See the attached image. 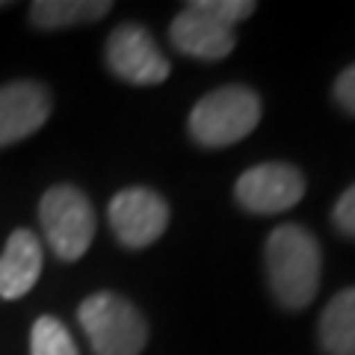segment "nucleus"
Listing matches in <instances>:
<instances>
[{"label": "nucleus", "mask_w": 355, "mask_h": 355, "mask_svg": "<svg viewBox=\"0 0 355 355\" xmlns=\"http://www.w3.org/2000/svg\"><path fill=\"white\" fill-rule=\"evenodd\" d=\"M169 39L184 57H193V60H222L234 51L237 36H234V27L222 24L214 15L202 12L187 3L184 12H178L172 27H169Z\"/></svg>", "instance_id": "1a4fd4ad"}, {"label": "nucleus", "mask_w": 355, "mask_h": 355, "mask_svg": "<svg viewBox=\"0 0 355 355\" xmlns=\"http://www.w3.org/2000/svg\"><path fill=\"white\" fill-rule=\"evenodd\" d=\"M331 222L340 234H347L355 240V184L349 190H343V196L335 202V210H331Z\"/></svg>", "instance_id": "2eb2a0df"}, {"label": "nucleus", "mask_w": 355, "mask_h": 355, "mask_svg": "<svg viewBox=\"0 0 355 355\" xmlns=\"http://www.w3.org/2000/svg\"><path fill=\"white\" fill-rule=\"evenodd\" d=\"M113 3L107 0H36L30 6V21L39 30H62L101 21Z\"/></svg>", "instance_id": "f8f14e48"}, {"label": "nucleus", "mask_w": 355, "mask_h": 355, "mask_svg": "<svg viewBox=\"0 0 355 355\" xmlns=\"http://www.w3.org/2000/svg\"><path fill=\"white\" fill-rule=\"evenodd\" d=\"M53 110L51 92L39 80L0 86V148L33 137Z\"/></svg>", "instance_id": "6e6552de"}, {"label": "nucleus", "mask_w": 355, "mask_h": 355, "mask_svg": "<svg viewBox=\"0 0 355 355\" xmlns=\"http://www.w3.org/2000/svg\"><path fill=\"white\" fill-rule=\"evenodd\" d=\"M305 196V175L291 163H258L246 169L234 184V198L249 214H284Z\"/></svg>", "instance_id": "423d86ee"}, {"label": "nucleus", "mask_w": 355, "mask_h": 355, "mask_svg": "<svg viewBox=\"0 0 355 355\" xmlns=\"http://www.w3.org/2000/svg\"><path fill=\"white\" fill-rule=\"evenodd\" d=\"M335 101L347 110V113L355 116V62L347 65V69L338 74V80H335Z\"/></svg>", "instance_id": "dca6fc26"}, {"label": "nucleus", "mask_w": 355, "mask_h": 355, "mask_svg": "<svg viewBox=\"0 0 355 355\" xmlns=\"http://www.w3.org/2000/svg\"><path fill=\"white\" fill-rule=\"evenodd\" d=\"M42 272V243L27 228H18L0 252V296L21 299L39 282Z\"/></svg>", "instance_id": "9d476101"}, {"label": "nucleus", "mask_w": 355, "mask_h": 355, "mask_svg": "<svg viewBox=\"0 0 355 355\" xmlns=\"http://www.w3.org/2000/svg\"><path fill=\"white\" fill-rule=\"evenodd\" d=\"M317 335L326 355H355V287L329 299Z\"/></svg>", "instance_id": "9b49d317"}, {"label": "nucleus", "mask_w": 355, "mask_h": 355, "mask_svg": "<svg viewBox=\"0 0 355 355\" xmlns=\"http://www.w3.org/2000/svg\"><path fill=\"white\" fill-rule=\"evenodd\" d=\"M190 6L214 15L216 21H222V24H228V27H234L237 21H246L254 12L252 0H193Z\"/></svg>", "instance_id": "4468645a"}, {"label": "nucleus", "mask_w": 355, "mask_h": 355, "mask_svg": "<svg viewBox=\"0 0 355 355\" xmlns=\"http://www.w3.org/2000/svg\"><path fill=\"white\" fill-rule=\"evenodd\" d=\"M261 121V98L231 83L207 92L190 113V137L205 148H225L246 139Z\"/></svg>", "instance_id": "f03ea898"}, {"label": "nucleus", "mask_w": 355, "mask_h": 355, "mask_svg": "<svg viewBox=\"0 0 355 355\" xmlns=\"http://www.w3.org/2000/svg\"><path fill=\"white\" fill-rule=\"evenodd\" d=\"M77 320L95 355H139L148 343V323L139 308L119 293H92L77 308Z\"/></svg>", "instance_id": "7ed1b4c3"}, {"label": "nucleus", "mask_w": 355, "mask_h": 355, "mask_svg": "<svg viewBox=\"0 0 355 355\" xmlns=\"http://www.w3.org/2000/svg\"><path fill=\"white\" fill-rule=\"evenodd\" d=\"M263 266L266 284L282 308L302 311L314 302L320 270H323V252L305 225L287 222V225L272 228V234L266 237Z\"/></svg>", "instance_id": "f257e3e1"}, {"label": "nucleus", "mask_w": 355, "mask_h": 355, "mask_svg": "<svg viewBox=\"0 0 355 355\" xmlns=\"http://www.w3.org/2000/svg\"><path fill=\"white\" fill-rule=\"evenodd\" d=\"M30 355H80L71 331L57 317H39L30 331Z\"/></svg>", "instance_id": "ddd939ff"}, {"label": "nucleus", "mask_w": 355, "mask_h": 355, "mask_svg": "<svg viewBox=\"0 0 355 355\" xmlns=\"http://www.w3.org/2000/svg\"><path fill=\"white\" fill-rule=\"evenodd\" d=\"M169 225V205L148 187H128L110 202V228L128 249H146Z\"/></svg>", "instance_id": "0eeeda50"}, {"label": "nucleus", "mask_w": 355, "mask_h": 355, "mask_svg": "<svg viewBox=\"0 0 355 355\" xmlns=\"http://www.w3.org/2000/svg\"><path fill=\"white\" fill-rule=\"evenodd\" d=\"M104 62L119 80L130 86H157L172 71L154 36L139 24H121L110 33L104 44Z\"/></svg>", "instance_id": "39448f33"}, {"label": "nucleus", "mask_w": 355, "mask_h": 355, "mask_svg": "<svg viewBox=\"0 0 355 355\" xmlns=\"http://www.w3.org/2000/svg\"><path fill=\"white\" fill-rule=\"evenodd\" d=\"M39 222L48 246L62 261L83 258L98 228L92 202L71 184H57L42 196Z\"/></svg>", "instance_id": "20e7f679"}]
</instances>
